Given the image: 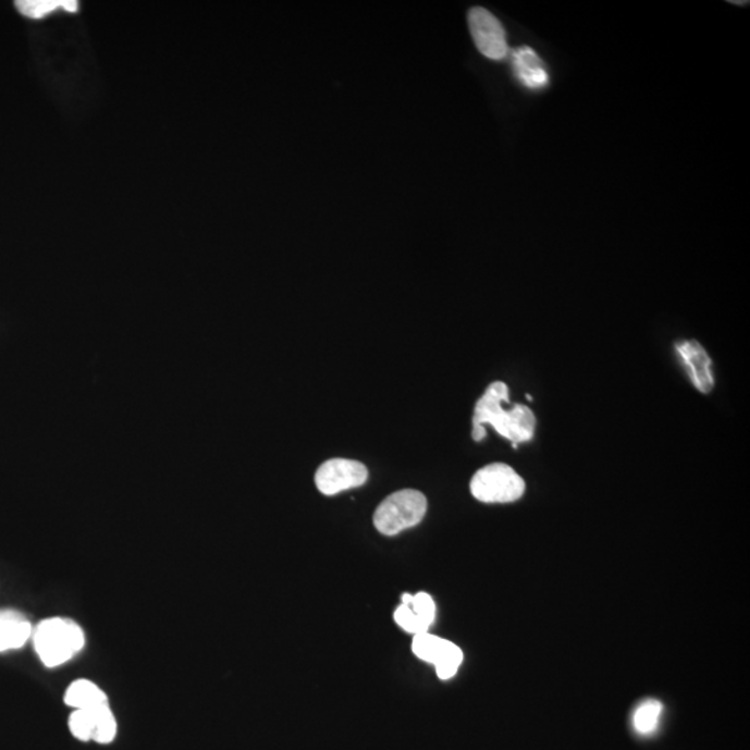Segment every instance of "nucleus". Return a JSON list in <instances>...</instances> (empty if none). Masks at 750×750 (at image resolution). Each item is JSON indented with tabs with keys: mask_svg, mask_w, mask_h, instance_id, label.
Segmentation results:
<instances>
[{
	"mask_svg": "<svg viewBox=\"0 0 750 750\" xmlns=\"http://www.w3.org/2000/svg\"><path fill=\"white\" fill-rule=\"evenodd\" d=\"M505 402H508L507 385L502 381L492 382L476 404L475 417H472V440L476 442L484 440L485 425L495 428L497 434L506 438L515 447L532 440L537 428L533 411L526 405H515L512 410H506L503 407Z\"/></svg>",
	"mask_w": 750,
	"mask_h": 750,
	"instance_id": "obj_1",
	"label": "nucleus"
},
{
	"mask_svg": "<svg viewBox=\"0 0 750 750\" xmlns=\"http://www.w3.org/2000/svg\"><path fill=\"white\" fill-rule=\"evenodd\" d=\"M34 648L47 667L72 661L85 647L84 629L70 618L50 617L33 631Z\"/></svg>",
	"mask_w": 750,
	"mask_h": 750,
	"instance_id": "obj_2",
	"label": "nucleus"
},
{
	"mask_svg": "<svg viewBox=\"0 0 750 750\" xmlns=\"http://www.w3.org/2000/svg\"><path fill=\"white\" fill-rule=\"evenodd\" d=\"M427 513V497L416 490H402L385 497L374 513V526L384 536L394 537L420 525Z\"/></svg>",
	"mask_w": 750,
	"mask_h": 750,
	"instance_id": "obj_3",
	"label": "nucleus"
},
{
	"mask_svg": "<svg viewBox=\"0 0 750 750\" xmlns=\"http://www.w3.org/2000/svg\"><path fill=\"white\" fill-rule=\"evenodd\" d=\"M470 491L482 503H512L526 492V481L505 463H492L471 478Z\"/></svg>",
	"mask_w": 750,
	"mask_h": 750,
	"instance_id": "obj_4",
	"label": "nucleus"
},
{
	"mask_svg": "<svg viewBox=\"0 0 750 750\" xmlns=\"http://www.w3.org/2000/svg\"><path fill=\"white\" fill-rule=\"evenodd\" d=\"M411 649L420 661L434 664L438 677L441 679L455 677L465 657L462 649L455 643L432 636L430 632L417 634L413 638Z\"/></svg>",
	"mask_w": 750,
	"mask_h": 750,
	"instance_id": "obj_5",
	"label": "nucleus"
},
{
	"mask_svg": "<svg viewBox=\"0 0 750 750\" xmlns=\"http://www.w3.org/2000/svg\"><path fill=\"white\" fill-rule=\"evenodd\" d=\"M369 478L364 463L349 459L327 460L316 472L317 490L327 496L361 487Z\"/></svg>",
	"mask_w": 750,
	"mask_h": 750,
	"instance_id": "obj_6",
	"label": "nucleus"
},
{
	"mask_svg": "<svg viewBox=\"0 0 750 750\" xmlns=\"http://www.w3.org/2000/svg\"><path fill=\"white\" fill-rule=\"evenodd\" d=\"M468 27L478 50L485 58L502 60L507 54L505 28L490 10L472 8L468 12Z\"/></svg>",
	"mask_w": 750,
	"mask_h": 750,
	"instance_id": "obj_7",
	"label": "nucleus"
},
{
	"mask_svg": "<svg viewBox=\"0 0 750 750\" xmlns=\"http://www.w3.org/2000/svg\"><path fill=\"white\" fill-rule=\"evenodd\" d=\"M435 620V603L428 593L420 592L417 595L405 593L402 597V605L395 611V622L404 631L417 636L428 632Z\"/></svg>",
	"mask_w": 750,
	"mask_h": 750,
	"instance_id": "obj_8",
	"label": "nucleus"
},
{
	"mask_svg": "<svg viewBox=\"0 0 750 750\" xmlns=\"http://www.w3.org/2000/svg\"><path fill=\"white\" fill-rule=\"evenodd\" d=\"M676 349L687 366L693 386L702 394H710L714 390V376L706 349L694 340L679 342Z\"/></svg>",
	"mask_w": 750,
	"mask_h": 750,
	"instance_id": "obj_9",
	"label": "nucleus"
},
{
	"mask_svg": "<svg viewBox=\"0 0 750 750\" xmlns=\"http://www.w3.org/2000/svg\"><path fill=\"white\" fill-rule=\"evenodd\" d=\"M32 636V623L22 613L0 611V652L24 647Z\"/></svg>",
	"mask_w": 750,
	"mask_h": 750,
	"instance_id": "obj_10",
	"label": "nucleus"
},
{
	"mask_svg": "<svg viewBox=\"0 0 750 750\" xmlns=\"http://www.w3.org/2000/svg\"><path fill=\"white\" fill-rule=\"evenodd\" d=\"M513 69H515L518 79H520L526 87L531 89L546 87V69L540 57L536 53V50L528 47L517 49L515 54H513Z\"/></svg>",
	"mask_w": 750,
	"mask_h": 750,
	"instance_id": "obj_11",
	"label": "nucleus"
},
{
	"mask_svg": "<svg viewBox=\"0 0 750 750\" xmlns=\"http://www.w3.org/2000/svg\"><path fill=\"white\" fill-rule=\"evenodd\" d=\"M64 703L74 710L93 709L109 703L108 694L90 679H77L64 693Z\"/></svg>",
	"mask_w": 750,
	"mask_h": 750,
	"instance_id": "obj_12",
	"label": "nucleus"
},
{
	"mask_svg": "<svg viewBox=\"0 0 750 750\" xmlns=\"http://www.w3.org/2000/svg\"><path fill=\"white\" fill-rule=\"evenodd\" d=\"M16 8L25 17L44 19L59 9L75 13L78 10V2L75 0H19Z\"/></svg>",
	"mask_w": 750,
	"mask_h": 750,
	"instance_id": "obj_13",
	"label": "nucleus"
},
{
	"mask_svg": "<svg viewBox=\"0 0 750 750\" xmlns=\"http://www.w3.org/2000/svg\"><path fill=\"white\" fill-rule=\"evenodd\" d=\"M98 708L74 710L72 716H70V731H72L74 737L79 739V741H94L95 731H97Z\"/></svg>",
	"mask_w": 750,
	"mask_h": 750,
	"instance_id": "obj_14",
	"label": "nucleus"
},
{
	"mask_svg": "<svg viewBox=\"0 0 750 750\" xmlns=\"http://www.w3.org/2000/svg\"><path fill=\"white\" fill-rule=\"evenodd\" d=\"M662 703L659 701H647L637 709L634 714V728L639 734H651L657 728L659 718L662 714Z\"/></svg>",
	"mask_w": 750,
	"mask_h": 750,
	"instance_id": "obj_15",
	"label": "nucleus"
},
{
	"mask_svg": "<svg viewBox=\"0 0 750 750\" xmlns=\"http://www.w3.org/2000/svg\"><path fill=\"white\" fill-rule=\"evenodd\" d=\"M729 3H733V4H749L748 0H747V2H743V0H739V2H738V0H731V2H729Z\"/></svg>",
	"mask_w": 750,
	"mask_h": 750,
	"instance_id": "obj_16",
	"label": "nucleus"
}]
</instances>
